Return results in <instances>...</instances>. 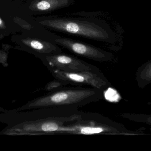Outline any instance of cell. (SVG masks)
I'll use <instances>...</instances> for the list:
<instances>
[{
    "instance_id": "cell-4",
    "label": "cell",
    "mask_w": 151,
    "mask_h": 151,
    "mask_svg": "<svg viewBox=\"0 0 151 151\" xmlns=\"http://www.w3.org/2000/svg\"><path fill=\"white\" fill-rule=\"evenodd\" d=\"M72 134L142 136V130H128L123 125L97 113L83 112L81 118L68 125L64 133Z\"/></svg>"
},
{
    "instance_id": "cell-2",
    "label": "cell",
    "mask_w": 151,
    "mask_h": 151,
    "mask_svg": "<svg viewBox=\"0 0 151 151\" xmlns=\"http://www.w3.org/2000/svg\"><path fill=\"white\" fill-rule=\"evenodd\" d=\"M39 22L47 28L62 33L107 43L116 41L114 32L111 27L104 22L96 20L46 17Z\"/></svg>"
},
{
    "instance_id": "cell-6",
    "label": "cell",
    "mask_w": 151,
    "mask_h": 151,
    "mask_svg": "<svg viewBox=\"0 0 151 151\" xmlns=\"http://www.w3.org/2000/svg\"><path fill=\"white\" fill-rule=\"evenodd\" d=\"M52 40L54 43L73 53L88 59L99 62H106L111 61L113 58V55L111 52L69 38L55 35Z\"/></svg>"
},
{
    "instance_id": "cell-3",
    "label": "cell",
    "mask_w": 151,
    "mask_h": 151,
    "mask_svg": "<svg viewBox=\"0 0 151 151\" xmlns=\"http://www.w3.org/2000/svg\"><path fill=\"white\" fill-rule=\"evenodd\" d=\"M103 91L93 87L58 89L30 101L23 105L20 110L60 106L79 108L102 100L104 98Z\"/></svg>"
},
{
    "instance_id": "cell-1",
    "label": "cell",
    "mask_w": 151,
    "mask_h": 151,
    "mask_svg": "<svg viewBox=\"0 0 151 151\" xmlns=\"http://www.w3.org/2000/svg\"><path fill=\"white\" fill-rule=\"evenodd\" d=\"M78 107L60 106L33 109L31 111H0V122L6 124L0 134L8 135L63 134L65 129L81 118Z\"/></svg>"
},
{
    "instance_id": "cell-9",
    "label": "cell",
    "mask_w": 151,
    "mask_h": 151,
    "mask_svg": "<svg viewBox=\"0 0 151 151\" xmlns=\"http://www.w3.org/2000/svg\"><path fill=\"white\" fill-rule=\"evenodd\" d=\"M136 79L140 88H144L151 83V59L138 67Z\"/></svg>"
},
{
    "instance_id": "cell-5",
    "label": "cell",
    "mask_w": 151,
    "mask_h": 151,
    "mask_svg": "<svg viewBox=\"0 0 151 151\" xmlns=\"http://www.w3.org/2000/svg\"><path fill=\"white\" fill-rule=\"evenodd\" d=\"M50 72L55 79L61 82L64 85L88 86L102 91L111 86V83L100 72H69L57 70H50Z\"/></svg>"
},
{
    "instance_id": "cell-12",
    "label": "cell",
    "mask_w": 151,
    "mask_h": 151,
    "mask_svg": "<svg viewBox=\"0 0 151 151\" xmlns=\"http://www.w3.org/2000/svg\"><path fill=\"white\" fill-rule=\"evenodd\" d=\"M2 22V20H1V19L0 18V25H1Z\"/></svg>"
},
{
    "instance_id": "cell-10",
    "label": "cell",
    "mask_w": 151,
    "mask_h": 151,
    "mask_svg": "<svg viewBox=\"0 0 151 151\" xmlns=\"http://www.w3.org/2000/svg\"><path fill=\"white\" fill-rule=\"evenodd\" d=\"M120 116L134 122L147 124L150 126L151 131V114L123 113L120 114Z\"/></svg>"
},
{
    "instance_id": "cell-8",
    "label": "cell",
    "mask_w": 151,
    "mask_h": 151,
    "mask_svg": "<svg viewBox=\"0 0 151 151\" xmlns=\"http://www.w3.org/2000/svg\"><path fill=\"white\" fill-rule=\"evenodd\" d=\"M75 0H38L35 9L39 12H49L72 5Z\"/></svg>"
},
{
    "instance_id": "cell-7",
    "label": "cell",
    "mask_w": 151,
    "mask_h": 151,
    "mask_svg": "<svg viewBox=\"0 0 151 151\" xmlns=\"http://www.w3.org/2000/svg\"><path fill=\"white\" fill-rule=\"evenodd\" d=\"M40 59L50 71L57 70L69 72L83 71L100 72L95 66L75 57L63 53L45 56Z\"/></svg>"
},
{
    "instance_id": "cell-11",
    "label": "cell",
    "mask_w": 151,
    "mask_h": 151,
    "mask_svg": "<svg viewBox=\"0 0 151 151\" xmlns=\"http://www.w3.org/2000/svg\"><path fill=\"white\" fill-rule=\"evenodd\" d=\"M64 85L61 82L56 79V80L50 82L47 84L45 87V90H46L52 91L58 89V88H60L61 87H63Z\"/></svg>"
}]
</instances>
